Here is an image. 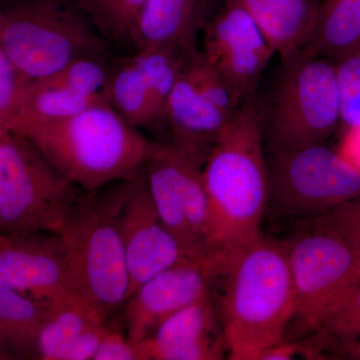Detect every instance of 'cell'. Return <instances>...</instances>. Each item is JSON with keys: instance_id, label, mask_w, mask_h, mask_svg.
Masks as SVG:
<instances>
[{"instance_id": "cell-1", "label": "cell", "mask_w": 360, "mask_h": 360, "mask_svg": "<svg viewBox=\"0 0 360 360\" xmlns=\"http://www.w3.org/2000/svg\"><path fill=\"white\" fill-rule=\"evenodd\" d=\"M202 179L219 255L233 252L262 236L269 169L255 96L241 103L220 132L203 163Z\"/></svg>"}, {"instance_id": "cell-2", "label": "cell", "mask_w": 360, "mask_h": 360, "mask_svg": "<svg viewBox=\"0 0 360 360\" xmlns=\"http://www.w3.org/2000/svg\"><path fill=\"white\" fill-rule=\"evenodd\" d=\"M219 312L227 354L259 360L283 341L295 317V296L283 241L260 236L231 253Z\"/></svg>"}, {"instance_id": "cell-3", "label": "cell", "mask_w": 360, "mask_h": 360, "mask_svg": "<svg viewBox=\"0 0 360 360\" xmlns=\"http://www.w3.org/2000/svg\"><path fill=\"white\" fill-rule=\"evenodd\" d=\"M82 191L134 176L160 143L129 124L105 99L77 115L20 130Z\"/></svg>"}, {"instance_id": "cell-4", "label": "cell", "mask_w": 360, "mask_h": 360, "mask_svg": "<svg viewBox=\"0 0 360 360\" xmlns=\"http://www.w3.org/2000/svg\"><path fill=\"white\" fill-rule=\"evenodd\" d=\"M130 179L82 191L59 232L71 288L108 321L129 297L122 213Z\"/></svg>"}, {"instance_id": "cell-5", "label": "cell", "mask_w": 360, "mask_h": 360, "mask_svg": "<svg viewBox=\"0 0 360 360\" xmlns=\"http://www.w3.org/2000/svg\"><path fill=\"white\" fill-rule=\"evenodd\" d=\"M283 243L295 317L316 331L326 315L360 284L359 239L345 203L305 219Z\"/></svg>"}, {"instance_id": "cell-6", "label": "cell", "mask_w": 360, "mask_h": 360, "mask_svg": "<svg viewBox=\"0 0 360 360\" xmlns=\"http://www.w3.org/2000/svg\"><path fill=\"white\" fill-rule=\"evenodd\" d=\"M0 45L28 82L77 59L108 56V44L75 0H0Z\"/></svg>"}, {"instance_id": "cell-7", "label": "cell", "mask_w": 360, "mask_h": 360, "mask_svg": "<svg viewBox=\"0 0 360 360\" xmlns=\"http://www.w3.org/2000/svg\"><path fill=\"white\" fill-rule=\"evenodd\" d=\"M258 103L270 150L326 143L340 129L335 65L304 49L281 58L266 98Z\"/></svg>"}, {"instance_id": "cell-8", "label": "cell", "mask_w": 360, "mask_h": 360, "mask_svg": "<svg viewBox=\"0 0 360 360\" xmlns=\"http://www.w3.org/2000/svg\"><path fill=\"white\" fill-rule=\"evenodd\" d=\"M82 191L25 135L0 134V232H60Z\"/></svg>"}, {"instance_id": "cell-9", "label": "cell", "mask_w": 360, "mask_h": 360, "mask_svg": "<svg viewBox=\"0 0 360 360\" xmlns=\"http://www.w3.org/2000/svg\"><path fill=\"white\" fill-rule=\"evenodd\" d=\"M269 198L279 212L312 219L360 198V172L324 143L270 150Z\"/></svg>"}, {"instance_id": "cell-10", "label": "cell", "mask_w": 360, "mask_h": 360, "mask_svg": "<svg viewBox=\"0 0 360 360\" xmlns=\"http://www.w3.org/2000/svg\"><path fill=\"white\" fill-rule=\"evenodd\" d=\"M202 167L200 161L167 143H160L144 165L149 193L161 221L193 259L219 255Z\"/></svg>"}, {"instance_id": "cell-11", "label": "cell", "mask_w": 360, "mask_h": 360, "mask_svg": "<svg viewBox=\"0 0 360 360\" xmlns=\"http://www.w3.org/2000/svg\"><path fill=\"white\" fill-rule=\"evenodd\" d=\"M191 58L169 47L136 49L112 63L104 99L136 129L162 122L168 97Z\"/></svg>"}, {"instance_id": "cell-12", "label": "cell", "mask_w": 360, "mask_h": 360, "mask_svg": "<svg viewBox=\"0 0 360 360\" xmlns=\"http://www.w3.org/2000/svg\"><path fill=\"white\" fill-rule=\"evenodd\" d=\"M201 34L200 51L206 63L219 71L240 101L255 96L276 53L250 14L232 0H222Z\"/></svg>"}, {"instance_id": "cell-13", "label": "cell", "mask_w": 360, "mask_h": 360, "mask_svg": "<svg viewBox=\"0 0 360 360\" xmlns=\"http://www.w3.org/2000/svg\"><path fill=\"white\" fill-rule=\"evenodd\" d=\"M0 286L51 302L77 295L60 233L0 232Z\"/></svg>"}, {"instance_id": "cell-14", "label": "cell", "mask_w": 360, "mask_h": 360, "mask_svg": "<svg viewBox=\"0 0 360 360\" xmlns=\"http://www.w3.org/2000/svg\"><path fill=\"white\" fill-rule=\"evenodd\" d=\"M215 279L219 272L212 258H186L149 278L124 303L130 342L146 340L168 317L212 293Z\"/></svg>"}, {"instance_id": "cell-15", "label": "cell", "mask_w": 360, "mask_h": 360, "mask_svg": "<svg viewBox=\"0 0 360 360\" xmlns=\"http://www.w3.org/2000/svg\"><path fill=\"white\" fill-rule=\"evenodd\" d=\"M122 236L129 276L127 300L149 278L188 258L161 221L149 193L144 165L129 179Z\"/></svg>"}, {"instance_id": "cell-16", "label": "cell", "mask_w": 360, "mask_h": 360, "mask_svg": "<svg viewBox=\"0 0 360 360\" xmlns=\"http://www.w3.org/2000/svg\"><path fill=\"white\" fill-rule=\"evenodd\" d=\"M139 360H219L227 352L212 293L165 319L135 345Z\"/></svg>"}, {"instance_id": "cell-17", "label": "cell", "mask_w": 360, "mask_h": 360, "mask_svg": "<svg viewBox=\"0 0 360 360\" xmlns=\"http://www.w3.org/2000/svg\"><path fill=\"white\" fill-rule=\"evenodd\" d=\"M219 0H146L134 35V47H169L200 52L198 37L217 11Z\"/></svg>"}, {"instance_id": "cell-18", "label": "cell", "mask_w": 360, "mask_h": 360, "mask_svg": "<svg viewBox=\"0 0 360 360\" xmlns=\"http://www.w3.org/2000/svg\"><path fill=\"white\" fill-rule=\"evenodd\" d=\"M186 68L168 97L162 122L167 124L172 139L167 144L203 165L231 115L201 96L187 77Z\"/></svg>"}, {"instance_id": "cell-19", "label": "cell", "mask_w": 360, "mask_h": 360, "mask_svg": "<svg viewBox=\"0 0 360 360\" xmlns=\"http://www.w3.org/2000/svg\"><path fill=\"white\" fill-rule=\"evenodd\" d=\"M255 21L279 58L300 51L314 32L321 0H232Z\"/></svg>"}, {"instance_id": "cell-20", "label": "cell", "mask_w": 360, "mask_h": 360, "mask_svg": "<svg viewBox=\"0 0 360 360\" xmlns=\"http://www.w3.org/2000/svg\"><path fill=\"white\" fill-rule=\"evenodd\" d=\"M103 321L108 319L79 295L51 302L37 335L39 359L63 360L71 345L84 331Z\"/></svg>"}, {"instance_id": "cell-21", "label": "cell", "mask_w": 360, "mask_h": 360, "mask_svg": "<svg viewBox=\"0 0 360 360\" xmlns=\"http://www.w3.org/2000/svg\"><path fill=\"white\" fill-rule=\"evenodd\" d=\"M360 44V0H321L314 32L304 51L335 60Z\"/></svg>"}, {"instance_id": "cell-22", "label": "cell", "mask_w": 360, "mask_h": 360, "mask_svg": "<svg viewBox=\"0 0 360 360\" xmlns=\"http://www.w3.org/2000/svg\"><path fill=\"white\" fill-rule=\"evenodd\" d=\"M51 304L0 286V359H6V352L37 350L39 328Z\"/></svg>"}, {"instance_id": "cell-23", "label": "cell", "mask_w": 360, "mask_h": 360, "mask_svg": "<svg viewBox=\"0 0 360 360\" xmlns=\"http://www.w3.org/2000/svg\"><path fill=\"white\" fill-rule=\"evenodd\" d=\"M106 44L132 45L137 18L146 0H75Z\"/></svg>"}, {"instance_id": "cell-24", "label": "cell", "mask_w": 360, "mask_h": 360, "mask_svg": "<svg viewBox=\"0 0 360 360\" xmlns=\"http://www.w3.org/2000/svg\"><path fill=\"white\" fill-rule=\"evenodd\" d=\"M340 103V129L360 127V44L335 60Z\"/></svg>"}, {"instance_id": "cell-25", "label": "cell", "mask_w": 360, "mask_h": 360, "mask_svg": "<svg viewBox=\"0 0 360 360\" xmlns=\"http://www.w3.org/2000/svg\"><path fill=\"white\" fill-rule=\"evenodd\" d=\"M316 331L341 352L360 340V284L326 315Z\"/></svg>"}, {"instance_id": "cell-26", "label": "cell", "mask_w": 360, "mask_h": 360, "mask_svg": "<svg viewBox=\"0 0 360 360\" xmlns=\"http://www.w3.org/2000/svg\"><path fill=\"white\" fill-rule=\"evenodd\" d=\"M186 72L201 96L226 115H233L243 103L219 71L202 58L200 51L187 63Z\"/></svg>"}, {"instance_id": "cell-27", "label": "cell", "mask_w": 360, "mask_h": 360, "mask_svg": "<svg viewBox=\"0 0 360 360\" xmlns=\"http://www.w3.org/2000/svg\"><path fill=\"white\" fill-rule=\"evenodd\" d=\"M27 82L0 45V123L6 129L18 110Z\"/></svg>"}, {"instance_id": "cell-28", "label": "cell", "mask_w": 360, "mask_h": 360, "mask_svg": "<svg viewBox=\"0 0 360 360\" xmlns=\"http://www.w3.org/2000/svg\"><path fill=\"white\" fill-rule=\"evenodd\" d=\"M94 360H139V355L127 333L110 326Z\"/></svg>"}, {"instance_id": "cell-29", "label": "cell", "mask_w": 360, "mask_h": 360, "mask_svg": "<svg viewBox=\"0 0 360 360\" xmlns=\"http://www.w3.org/2000/svg\"><path fill=\"white\" fill-rule=\"evenodd\" d=\"M108 328V321H103L87 329L71 345L63 360H94Z\"/></svg>"}, {"instance_id": "cell-30", "label": "cell", "mask_w": 360, "mask_h": 360, "mask_svg": "<svg viewBox=\"0 0 360 360\" xmlns=\"http://www.w3.org/2000/svg\"><path fill=\"white\" fill-rule=\"evenodd\" d=\"M298 356L305 359H321L323 355L314 347L288 343L283 340L267 349L259 360H290L298 359Z\"/></svg>"}, {"instance_id": "cell-31", "label": "cell", "mask_w": 360, "mask_h": 360, "mask_svg": "<svg viewBox=\"0 0 360 360\" xmlns=\"http://www.w3.org/2000/svg\"><path fill=\"white\" fill-rule=\"evenodd\" d=\"M338 151L360 172V127L343 130Z\"/></svg>"}, {"instance_id": "cell-32", "label": "cell", "mask_w": 360, "mask_h": 360, "mask_svg": "<svg viewBox=\"0 0 360 360\" xmlns=\"http://www.w3.org/2000/svg\"><path fill=\"white\" fill-rule=\"evenodd\" d=\"M341 352L348 359L360 360V340L348 345Z\"/></svg>"}, {"instance_id": "cell-33", "label": "cell", "mask_w": 360, "mask_h": 360, "mask_svg": "<svg viewBox=\"0 0 360 360\" xmlns=\"http://www.w3.org/2000/svg\"><path fill=\"white\" fill-rule=\"evenodd\" d=\"M357 214H359V236H360V198L357 200Z\"/></svg>"}, {"instance_id": "cell-34", "label": "cell", "mask_w": 360, "mask_h": 360, "mask_svg": "<svg viewBox=\"0 0 360 360\" xmlns=\"http://www.w3.org/2000/svg\"><path fill=\"white\" fill-rule=\"evenodd\" d=\"M4 130H6V129H4V127H2L1 123H0V134H1L2 131H4Z\"/></svg>"}]
</instances>
